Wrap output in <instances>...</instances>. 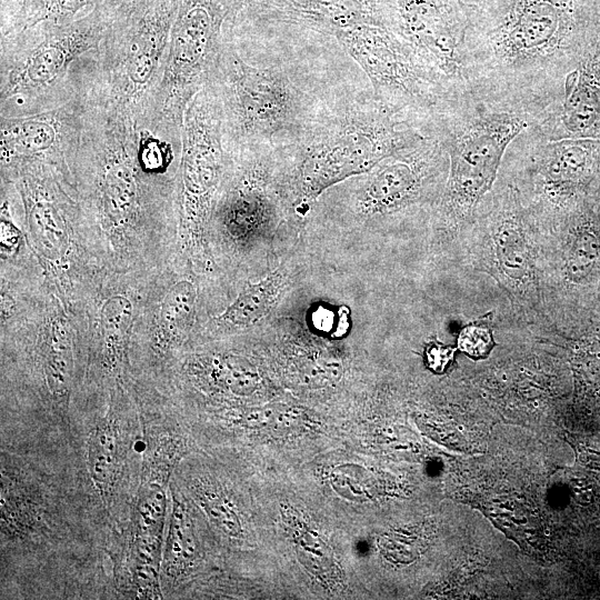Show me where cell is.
I'll return each instance as SVG.
<instances>
[{"label": "cell", "mask_w": 600, "mask_h": 600, "mask_svg": "<svg viewBox=\"0 0 600 600\" xmlns=\"http://www.w3.org/2000/svg\"><path fill=\"white\" fill-rule=\"evenodd\" d=\"M273 24L243 52L222 42L207 81L221 107L223 142L238 151L294 146L337 94L367 78L334 39Z\"/></svg>", "instance_id": "cell-1"}, {"label": "cell", "mask_w": 600, "mask_h": 600, "mask_svg": "<svg viewBox=\"0 0 600 600\" xmlns=\"http://www.w3.org/2000/svg\"><path fill=\"white\" fill-rule=\"evenodd\" d=\"M466 8V70L472 93L540 117L563 93L567 76L597 37L574 0H492Z\"/></svg>", "instance_id": "cell-2"}, {"label": "cell", "mask_w": 600, "mask_h": 600, "mask_svg": "<svg viewBox=\"0 0 600 600\" xmlns=\"http://www.w3.org/2000/svg\"><path fill=\"white\" fill-rule=\"evenodd\" d=\"M430 136L381 101L368 79L350 84L283 150L294 211H308L330 188Z\"/></svg>", "instance_id": "cell-3"}, {"label": "cell", "mask_w": 600, "mask_h": 600, "mask_svg": "<svg viewBox=\"0 0 600 600\" xmlns=\"http://www.w3.org/2000/svg\"><path fill=\"white\" fill-rule=\"evenodd\" d=\"M539 119L522 107L471 93L439 122L433 134L449 160L447 180L432 211L439 228L453 232L473 221L497 182L508 147Z\"/></svg>", "instance_id": "cell-4"}, {"label": "cell", "mask_w": 600, "mask_h": 600, "mask_svg": "<svg viewBox=\"0 0 600 600\" xmlns=\"http://www.w3.org/2000/svg\"><path fill=\"white\" fill-rule=\"evenodd\" d=\"M330 37L360 68L374 94L428 134L471 94L460 92L430 69L387 27L356 24Z\"/></svg>", "instance_id": "cell-5"}, {"label": "cell", "mask_w": 600, "mask_h": 600, "mask_svg": "<svg viewBox=\"0 0 600 600\" xmlns=\"http://www.w3.org/2000/svg\"><path fill=\"white\" fill-rule=\"evenodd\" d=\"M449 169L443 143L433 134L397 152L371 168L327 190L320 198L331 214L369 222L410 214L431 213L443 190Z\"/></svg>", "instance_id": "cell-6"}, {"label": "cell", "mask_w": 600, "mask_h": 600, "mask_svg": "<svg viewBox=\"0 0 600 600\" xmlns=\"http://www.w3.org/2000/svg\"><path fill=\"white\" fill-rule=\"evenodd\" d=\"M500 172L539 221L558 220L580 206L599 177L600 139L546 140L527 129L508 147Z\"/></svg>", "instance_id": "cell-7"}, {"label": "cell", "mask_w": 600, "mask_h": 600, "mask_svg": "<svg viewBox=\"0 0 600 600\" xmlns=\"http://www.w3.org/2000/svg\"><path fill=\"white\" fill-rule=\"evenodd\" d=\"M473 221L483 229L486 262L498 281L518 297H527L536 290L537 256L532 236L538 219L509 177L499 172Z\"/></svg>", "instance_id": "cell-8"}, {"label": "cell", "mask_w": 600, "mask_h": 600, "mask_svg": "<svg viewBox=\"0 0 600 600\" xmlns=\"http://www.w3.org/2000/svg\"><path fill=\"white\" fill-rule=\"evenodd\" d=\"M379 1L392 32L452 87L463 93L472 92L464 58V4L457 0Z\"/></svg>", "instance_id": "cell-9"}, {"label": "cell", "mask_w": 600, "mask_h": 600, "mask_svg": "<svg viewBox=\"0 0 600 600\" xmlns=\"http://www.w3.org/2000/svg\"><path fill=\"white\" fill-rule=\"evenodd\" d=\"M222 116L209 84L186 110L183 134V226L191 238L201 236L223 173Z\"/></svg>", "instance_id": "cell-10"}, {"label": "cell", "mask_w": 600, "mask_h": 600, "mask_svg": "<svg viewBox=\"0 0 600 600\" xmlns=\"http://www.w3.org/2000/svg\"><path fill=\"white\" fill-rule=\"evenodd\" d=\"M232 16L230 0H181L171 29L167 82L181 100L208 81L222 41L223 21Z\"/></svg>", "instance_id": "cell-11"}, {"label": "cell", "mask_w": 600, "mask_h": 600, "mask_svg": "<svg viewBox=\"0 0 600 600\" xmlns=\"http://www.w3.org/2000/svg\"><path fill=\"white\" fill-rule=\"evenodd\" d=\"M546 139H600V36L564 81L561 98L528 128Z\"/></svg>", "instance_id": "cell-12"}, {"label": "cell", "mask_w": 600, "mask_h": 600, "mask_svg": "<svg viewBox=\"0 0 600 600\" xmlns=\"http://www.w3.org/2000/svg\"><path fill=\"white\" fill-rule=\"evenodd\" d=\"M100 26L101 22L96 14L68 26L28 58L13 82L19 87H31L51 81L70 58L81 49L93 44Z\"/></svg>", "instance_id": "cell-13"}, {"label": "cell", "mask_w": 600, "mask_h": 600, "mask_svg": "<svg viewBox=\"0 0 600 600\" xmlns=\"http://www.w3.org/2000/svg\"><path fill=\"white\" fill-rule=\"evenodd\" d=\"M566 217L569 226L561 250V276L569 283H586L594 278L600 267V231L592 214L582 206Z\"/></svg>", "instance_id": "cell-14"}, {"label": "cell", "mask_w": 600, "mask_h": 600, "mask_svg": "<svg viewBox=\"0 0 600 600\" xmlns=\"http://www.w3.org/2000/svg\"><path fill=\"white\" fill-rule=\"evenodd\" d=\"M289 273L283 267L274 269L258 282L248 284L237 299L217 317L229 328H248L268 316L288 286Z\"/></svg>", "instance_id": "cell-15"}, {"label": "cell", "mask_w": 600, "mask_h": 600, "mask_svg": "<svg viewBox=\"0 0 600 600\" xmlns=\"http://www.w3.org/2000/svg\"><path fill=\"white\" fill-rule=\"evenodd\" d=\"M88 468L96 488L102 494L110 493L120 472V438L113 420L107 419L93 429L88 443Z\"/></svg>", "instance_id": "cell-16"}, {"label": "cell", "mask_w": 600, "mask_h": 600, "mask_svg": "<svg viewBox=\"0 0 600 600\" xmlns=\"http://www.w3.org/2000/svg\"><path fill=\"white\" fill-rule=\"evenodd\" d=\"M193 527L184 503L172 496V512L164 546V572L174 579L187 573L196 558Z\"/></svg>", "instance_id": "cell-17"}, {"label": "cell", "mask_w": 600, "mask_h": 600, "mask_svg": "<svg viewBox=\"0 0 600 600\" xmlns=\"http://www.w3.org/2000/svg\"><path fill=\"white\" fill-rule=\"evenodd\" d=\"M197 291L190 281H180L166 294L159 311V334L163 341L179 338L192 323Z\"/></svg>", "instance_id": "cell-18"}, {"label": "cell", "mask_w": 600, "mask_h": 600, "mask_svg": "<svg viewBox=\"0 0 600 600\" xmlns=\"http://www.w3.org/2000/svg\"><path fill=\"white\" fill-rule=\"evenodd\" d=\"M131 319L132 304L126 297L114 296L103 303L100 326L103 358L109 368H114L121 361Z\"/></svg>", "instance_id": "cell-19"}, {"label": "cell", "mask_w": 600, "mask_h": 600, "mask_svg": "<svg viewBox=\"0 0 600 600\" xmlns=\"http://www.w3.org/2000/svg\"><path fill=\"white\" fill-rule=\"evenodd\" d=\"M72 348L66 324L52 323L46 357V377L51 392L57 397L67 394L72 377Z\"/></svg>", "instance_id": "cell-20"}, {"label": "cell", "mask_w": 600, "mask_h": 600, "mask_svg": "<svg viewBox=\"0 0 600 600\" xmlns=\"http://www.w3.org/2000/svg\"><path fill=\"white\" fill-rule=\"evenodd\" d=\"M127 163L110 161L102 177V191L110 216L123 219L132 212L136 200V186Z\"/></svg>", "instance_id": "cell-21"}, {"label": "cell", "mask_w": 600, "mask_h": 600, "mask_svg": "<svg viewBox=\"0 0 600 600\" xmlns=\"http://www.w3.org/2000/svg\"><path fill=\"white\" fill-rule=\"evenodd\" d=\"M54 128L44 121H26L4 131L6 143L24 152L33 153L48 149L56 140Z\"/></svg>", "instance_id": "cell-22"}, {"label": "cell", "mask_w": 600, "mask_h": 600, "mask_svg": "<svg viewBox=\"0 0 600 600\" xmlns=\"http://www.w3.org/2000/svg\"><path fill=\"white\" fill-rule=\"evenodd\" d=\"M217 383L238 394H247L256 387V376L236 359H222L216 362Z\"/></svg>", "instance_id": "cell-23"}, {"label": "cell", "mask_w": 600, "mask_h": 600, "mask_svg": "<svg viewBox=\"0 0 600 600\" xmlns=\"http://www.w3.org/2000/svg\"><path fill=\"white\" fill-rule=\"evenodd\" d=\"M97 0H34L26 23L32 26L44 20H60L73 16Z\"/></svg>", "instance_id": "cell-24"}, {"label": "cell", "mask_w": 600, "mask_h": 600, "mask_svg": "<svg viewBox=\"0 0 600 600\" xmlns=\"http://www.w3.org/2000/svg\"><path fill=\"white\" fill-rule=\"evenodd\" d=\"M196 494L211 518L224 530L236 534L239 521L229 503L219 493L212 492L202 484L196 486Z\"/></svg>", "instance_id": "cell-25"}, {"label": "cell", "mask_w": 600, "mask_h": 600, "mask_svg": "<svg viewBox=\"0 0 600 600\" xmlns=\"http://www.w3.org/2000/svg\"><path fill=\"white\" fill-rule=\"evenodd\" d=\"M458 347L472 358L486 357L492 347L490 330L479 324L466 327L459 334Z\"/></svg>", "instance_id": "cell-26"}, {"label": "cell", "mask_w": 600, "mask_h": 600, "mask_svg": "<svg viewBox=\"0 0 600 600\" xmlns=\"http://www.w3.org/2000/svg\"><path fill=\"white\" fill-rule=\"evenodd\" d=\"M454 349L432 343L427 349L428 366L436 372H441L453 358Z\"/></svg>", "instance_id": "cell-27"}]
</instances>
